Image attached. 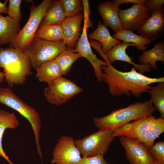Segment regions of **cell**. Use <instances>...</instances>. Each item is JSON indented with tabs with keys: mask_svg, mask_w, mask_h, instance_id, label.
<instances>
[{
	"mask_svg": "<svg viewBox=\"0 0 164 164\" xmlns=\"http://www.w3.org/2000/svg\"><path fill=\"white\" fill-rule=\"evenodd\" d=\"M108 64L106 66H102V81L108 85L109 92L113 96L120 97L124 94L129 97L132 94L139 98L150 89L151 84L164 82L163 77H149L138 72L134 67L129 71H121Z\"/></svg>",
	"mask_w": 164,
	"mask_h": 164,
	"instance_id": "1",
	"label": "cell"
},
{
	"mask_svg": "<svg viewBox=\"0 0 164 164\" xmlns=\"http://www.w3.org/2000/svg\"><path fill=\"white\" fill-rule=\"evenodd\" d=\"M164 132V118L152 115L141 118L115 129L113 137H125L143 144L148 149Z\"/></svg>",
	"mask_w": 164,
	"mask_h": 164,
	"instance_id": "2",
	"label": "cell"
},
{
	"mask_svg": "<svg viewBox=\"0 0 164 164\" xmlns=\"http://www.w3.org/2000/svg\"><path fill=\"white\" fill-rule=\"evenodd\" d=\"M156 110L150 100L133 103L125 108L114 110L105 116L94 117L93 119L99 130H114L130 121L152 115Z\"/></svg>",
	"mask_w": 164,
	"mask_h": 164,
	"instance_id": "3",
	"label": "cell"
},
{
	"mask_svg": "<svg viewBox=\"0 0 164 164\" xmlns=\"http://www.w3.org/2000/svg\"><path fill=\"white\" fill-rule=\"evenodd\" d=\"M0 67L3 69L5 80L12 87L22 85L32 74L29 60L24 52L10 46L0 48Z\"/></svg>",
	"mask_w": 164,
	"mask_h": 164,
	"instance_id": "4",
	"label": "cell"
},
{
	"mask_svg": "<svg viewBox=\"0 0 164 164\" xmlns=\"http://www.w3.org/2000/svg\"><path fill=\"white\" fill-rule=\"evenodd\" d=\"M0 103L14 109L29 122L33 132L37 152L43 158L39 142L41 121L35 109L23 101L9 87H0Z\"/></svg>",
	"mask_w": 164,
	"mask_h": 164,
	"instance_id": "5",
	"label": "cell"
},
{
	"mask_svg": "<svg viewBox=\"0 0 164 164\" xmlns=\"http://www.w3.org/2000/svg\"><path fill=\"white\" fill-rule=\"evenodd\" d=\"M53 1L43 0L36 6L32 2L29 19L10 44L11 46L23 52L26 50L34 38L41 22Z\"/></svg>",
	"mask_w": 164,
	"mask_h": 164,
	"instance_id": "6",
	"label": "cell"
},
{
	"mask_svg": "<svg viewBox=\"0 0 164 164\" xmlns=\"http://www.w3.org/2000/svg\"><path fill=\"white\" fill-rule=\"evenodd\" d=\"M67 48L63 40L51 41L34 37L23 52L28 57L31 66L36 69L42 63L54 60Z\"/></svg>",
	"mask_w": 164,
	"mask_h": 164,
	"instance_id": "7",
	"label": "cell"
},
{
	"mask_svg": "<svg viewBox=\"0 0 164 164\" xmlns=\"http://www.w3.org/2000/svg\"><path fill=\"white\" fill-rule=\"evenodd\" d=\"M113 130H99L81 139L75 140L77 147L83 157L104 155L114 140Z\"/></svg>",
	"mask_w": 164,
	"mask_h": 164,
	"instance_id": "8",
	"label": "cell"
},
{
	"mask_svg": "<svg viewBox=\"0 0 164 164\" xmlns=\"http://www.w3.org/2000/svg\"><path fill=\"white\" fill-rule=\"evenodd\" d=\"M83 89L70 80L60 77L48 84L44 90L48 102L60 106L82 92Z\"/></svg>",
	"mask_w": 164,
	"mask_h": 164,
	"instance_id": "9",
	"label": "cell"
},
{
	"mask_svg": "<svg viewBox=\"0 0 164 164\" xmlns=\"http://www.w3.org/2000/svg\"><path fill=\"white\" fill-rule=\"evenodd\" d=\"M52 155V164H77L82 158L74 138L65 135L58 139Z\"/></svg>",
	"mask_w": 164,
	"mask_h": 164,
	"instance_id": "10",
	"label": "cell"
},
{
	"mask_svg": "<svg viewBox=\"0 0 164 164\" xmlns=\"http://www.w3.org/2000/svg\"><path fill=\"white\" fill-rule=\"evenodd\" d=\"M119 15L123 29L133 31L144 24L149 17L150 13L143 4H136L125 10L120 9Z\"/></svg>",
	"mask_w": 164,
	"mask_h": 164,
	"instance_id": "11",
	"label": "cell"
},
{
	"mask_svg": "<svg viewBox=\"0 0 164 164\" xmlns=\"http://www.w3.org/2000/svg\"><path fill=\"white\" fill-rule=\"evenodd\" d=\"M119 139L130 164H153L148 149L143 144L125 137Z\"/></svg>",
	"mask_w": 164,
	"mask_h": 164,
	"instance_id": "12",
	"label": "cell"
},
{
	"mask_svg": "<svg viewBox=\"0 0 164 164\" xmlns=\"http://www.w3.org/2000/svg\"><path fill=\"white\" fill-rule=\"evenodd\" d=\"M87 29L83 25L82 33L74 49V50L87 60L93 67L95 75L99 82L102 81V66L108 65V63L98 59L93 52L87 34Z\"/></svg>",
	"mask_w": 164,
	"mask_h": 164,
	"instance_id": "13",
	"label": "cell"
},
{
	"mask_svg": "<svg viewBox=\"0 0 164 164\" xmlns=\"http://www.w3.org/2000/svg\"><path fill=\"white\" fill-rule=\"evenodd\" d=\"M136 32L139 35L154 41L164 33V9L162 7L150 13L149 17Z\"/></svg>",
	"mask_w": 164,
	"mask_h": 164,
	"instance_id": "14",
	"label": "cell"
},
{
	"mask_svg": "<svg viewBox=\"0 0 164 164\" xmlns=\"http://www.w3.org/2000/svg\"><path fill=\"white\" fill-rule=\"evenodd\" d=\"M83 12L73 17L66 18L61 24L63 34V42L67 48L74 49L80 36L81 24Z\"/></svg>",
	"mask_w": 164,
	"mask_h": 164,
	"instance_id": "15",
	"label": "cell"
},
{
	"mask_svg": "<svg viewBox=\"0 0 164 164\" xmlns=\"http://www.w3.org/2000/svg\"><path fill=\"white\" fill-rule=\"evenodd\" d=\"M97 9L102 17L103 25L110 27L115 33L123 29L119 15V6L112 2L106 1L99 4Z\"/></svg>",
	"mask_w": 164,
	"mask_h": 164,
	"instance_id": "16",
	"label": "cell"
},
{
	"mask_svg": "<svg viewBox=\"0 0 164 164\" xmlns=\"http://www.w3.org/2000/svg\"><path fill=\"white\" fill-rule=\"evenodd\" d=\"M130 46H135V45L134 43L124 42L115 45L105 55L104 60L110 64L117 60L127 62L133 65L142 74L150 72L152 67L149 64H138L132 61V58L126 52L127 48Z\"/></svg>",
	"mask_w": 164,
	"mask_h": 164,
	"instance_id": "17",
	"label": "cell"
},
{
	"mask_svg": "<svg viewBox=\"0 0 164 164\" xmlns=\"http://www.w3.org/2000/svg\"><path fill=\"white\" fill-rule=\"evenodd\" d=\"M20 25L19 22L0 14V45L11 44L20 30Z\"/></svg>",
	"mask_w": 164,
	"mask_h": 164,
	"instance_id": "18",
	"label": "cell"
},
{
	"mask_svg": "<svg viewBox=\"0 0 164 164\" xmlns=\"http://www.w3.org/2000/svg\"><path fill=\"white\" fill-rule=\"evenodd\" d=\"M88 39L98 41L102 48V50L105 55L115 45L121 43L112 36L107 27L101 21L98 22L97 28L88 36Z\"/></svg>",
	"mask_w": 164,
	"mask_h": 164,
	"instance_id": "19",
	"label": "cell"
},
{
	"mask_svg": "<svg viewBox=\"0 0 164 164\" xmlns=\"http://www.w3.org/2000/svg\"><path fill=\"white\" fill-rule=\"evenodd\" d=\"M20 122L14 112L11 113L0 109V156L5 159L10 164H14L9 159L2 147V138L5 129H15L19 127Z\"/></svg>",
	"mask_w": 164,
	"mask_h": 164,
	"instance_id": "20",
	"label": "cell"
},
{
	"mask_svg": "<svg viewBox=\"0 0 164 164\" xmlns=\"http://www.w3.org/2000/svg\"><path fill=\"white\" fill-rule=\"evenodd\" d=\"M36 77L41 82L50 84L62 74L56 61L54 60L42 63L36 69Z\"/></svg>",
	"mask_w": 164,
	"mask_h": 164,
	"instance_id": "21",
	"label": "cell"
},
{
	"mask_svg": "<svg viewBox=\"0 0 164 164\" xmlns=\"http://www.w3.org/2000/svg\"><path fill=\"white\" fill-rule=\"evenodd\" d=\"M141 64H149L153 70H156L157 66L156 61L164 62V42L161 40L151 49L143 51L138 58Z\"/></svg>",
	"mask_w": 164,
	"mask_h": 164,
	"instance_id": "22",
	"label": "cell"
},
{
	"mask_svg": "<svg viewBox=\"0 0 164 164\" xmlns=\"http://www.w3.org/2000/svg\"><path fill=\"white\" fill-rule=\"evenodd\" d=\"M66 18L61 0L53 1L39 27L61 25Z\"/></svg>",
	"mask_w": 164,
	"mask_h": 164,
	"instance_id": "23",
	"label": "cell"
},
{
	"mask_svg": "<svg viewBox=\"0 0 164 164\" xmlns=\"http://www.w3.org/2000/svg\"><path fill=\"white\" fill-rule=\"evenodd\" d=\"M112 37L124 42L134 43L138 49L142 51L146 50L147 48V46L152 42L139 35L134 33L132 31L124 29L115 33Z\"/></svg>",
	"mask_w": 164,
	"mask_h": 164,
	"instance_id": "24",
	"label": "cell"
},
{
	"mask_svg": "<svg viewBox=\"0 0 164 164\" xmlns=\"http://www.w3.org/2000/svg\"><path fill=\"white\" fill-rule=\"evenodd\" d=\"M82 57L74 49L67 48L62 51L55 59L57 61L62 75H66L69 72L73 63Z\"/></svg>",
	"mask_w": 164,
	"mask_h": 164,
	"instance_id": "25",
	"label": "cell"
},
{
	"mask_svg": "<svg viewBox=\"0 0 164 164\" xmlns=\"http://www.w3.org/2000/svg\"><path fill=\"white\" fill-rule=\"evenodd\" d=\"M35 37L51 41L63 40V34L61 25H49L38 28Z\"/></svg>",
	"mask_w": 164,
	"mask_h": 164,
	"instance_id": "26",
	"label": "cell"
},
{
	"mask_svg": "<svg viewBox=\"0 0 164 164\" xmlns=\"http://www.w3.org/2000/svg\"><path fill=\"white\" fill-rule=\"evenodd\" d=\"M156 86L151 87L147 92L150 94V99L156 110L164 118V82H159Z\"/></svg>",
	"mask_w": 164,
	"mask_h": 164,
	"instance_id": "27",
	"label": "cell"
},
{
	"mask_svg": "<svg viewBox=\"0 0 164 164\" xmlns=\"http://www.w3.org/2000/svg\"><path fill=\"white\" fill-rule=\"evenodd\" d=\"M66 18L73 17L83 10L80 0H61Z\"/></svg>",
	"mask_w": 164,
	"mask_h": 164,
	"instance_id": "28",
	"label": "cell"
},
{
	"mask_svg": "<svg viewBox=\"0 0 164 164\" xmlns=\"http://www.w3.org/2000/svg\"><path fill=\"white\" fill-rule=\"evenodd\" d=\"M153 164H164V142L160 141L148 149Z\"/></svg>",
	"mask_w": 164,
	"mask_h": 164,
	"instance_id": "29",
	"label": "cell"
},
{
	"mask_svg": "<svg viewBox=\"0 0 164 164\" xmlns=\"http://www.w3.org/2000/svg\"><path fill=\"white\" fill-rule=\"evenodd\" d=\"M22 2V0H9L7 7L8 15L19 22L22 17L20 11Z\"/></svg>",
	"mask_w": 164,
	"mask_h": 164,
	"instance_id": "30",
	"label": "cell"
},
{
	"mask_svg": "<svg viewBox=\"0 0 164 164\" xmlns=\"http://www.w3.org/2000/svg\"><path fill=\"white\" fill-rule=\"evenodd\" d=\"M77 164H110L104 159V155H99L92 157H83Z\"/></svg>",
	"mask_w": 164,
	"mask_h": 164,
	"instance_id": "31",
	"label": "cell"
},
{
	"mask_svg": "<svg viewBox=\"0 0 164 164\" xmlns=\"http://www.w3.org/2000/svg\"><path fill=\"white\" fill-rule=\"evenodd\" d=\"M82 2L84 10L83 13L84 18V25L87 29L92 27L93 26L92 22L90 19L91 12L89 5V1L88 0H82Z\"/></svg>",
	"mask_w": 164,
	"mask_h": 164,
	"instance_id": "32",
	"label": "cell"
},
{
	"mask_svg": "<svg viewBox=\"0 0 164 164\" xmlns=\"http://www.w3.org/2000/svg\"><path fill=\"white\" fill-rule=\"evenodd\" d=\"M164 0H145L143 5L149 11L150 13L162 7Z\"/></svg>",
	"mask_w": 164,
	"mask_h": 164,
	"instance_id": "33",
	"label": "cell"
},
{
	"mask_svg": "<svg viewBox=\"0 0 164 164\" xmlns=\"http://www.w3.org/2000/svg\"><path fill=\"white\" fill-rule=\"evenodd\" d=\"M145 0H113V2L118 6L122 4L125 3H130L132 4H144Z\"/></svg>",
	"mask_w": 164,
	"mask_h": 164,
	"instance_id": "34",
	"label": "cell"
},
{
	"mask_svg": "<svg viewBox=\"0 0 164 164\" xmlns=\"http://www.w3.org/2000/svg\"><path fill=\"white\" fill-rule=\"evenodd\" d=\"M7 1V0H6L3 3L0 1V14L1 13H7V7L6 4Z\"/></svg>",
	"mask_w": 164,
	"mask_h": 164,
	"instance_id": "35",
	"label": "cell"
},
{
	"mask_svg": "<svg viewBox=\"0 0 164 164\" xmlns=\"http://www.w3.org/2000/svg\"><path fill=\"white\" fill-rule=\"evenodd\" d=\"M5 73L0 70V83L2 82L5 80Z\"/></svg>",
	"mask_w": 164,
	"mask_h": 164,
	"instance_id": "36",
	"label": "cell"
}]
</instances>
